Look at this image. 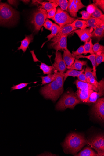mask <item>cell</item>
<instances>
[{
	"instance_id": "ac0fdd59",
	"label": "cell",
	"mask_w": 104,
	"mask_h": 156,
	"mask_svg": "<svg viewBox=\"0 0 104 156\" xmlns=\"http://www.w3.org/2000/svg\"><path fill=\"white\" fill-rule=\"evenodd\" d=\"M85 58L90 60L91 62L92 66V73L93 75L97 79V76L96 74V54H91L88 56H84L82 55H80L77 56L76 57V59L78 60L80 58Z\"/></svg>"
},
{
	"instance_id": "9a60e30c",
	"label": "cell",
	"mask_w": 104,
	"mask_h": 156,
	"mask_svg": "<svg viewBox=\"0 0 104 156\" xmlns=\"http://www.w3.org/2000/svg\"><path fill=\"white\" fill-rule=\"evenodd\" d=\"M93 90H83L78 89L76 93L81 103H86Z\"/></svg>"
},
{
	"instance_id": "1f68e13d",
	"label": "cell",
	"mask_w": 104,
	"mask_h": 156,
	"mask_svg": "<svg viewBox=\"0 0 104 156\" xmlns=\"http://www.w3.org/2000/svg\"><path fill=\"white\" fill-rule=\"evenodd\" d=\"M91 17L104 21V15L102 11L96 6L94 12L91 15Z\"/></svg>"
},
{
	"instance_id": "8d00e7d4",
	"label": "cell",
	"mask_w": 104,
	"mask_h": 156,
	"mask_svg": "<svg viewBox=\"0 0 104 156\" xmlns=\"http://www.w3.org/2000/svg\"><path fill=\"white\" fill-rule=\"evenodd\" d=\"M30 83H21L17 85H14L11 88V91H12L14 90H20L26 87Z\"/></svg>"
},
{
	"instance_id": "ba28073f",
	"label": "cell",
	"mask_w": 104,
	"mask_h": 156,
	"mask_svg": "<svg viewBox=\"0 0 104 156\" xmlns=\"http://www.w3.org/2000/svg\"><path fill=\"white\" fill-rule=\"evenodd\" d=\"M81 0H69L68 1L67 11L72 17H77V13L81 9L86 7Z\"/></svg>"
},
{
	"instance_id": "7dc6e473",
	"label": "cell",
	"mask_w": 104,
	"mask_h": 156,
	"mask_svg": "<svg viewBox=\"0 0 104 156\" xmlns=\"http://www.w3.org/2000/svg\"><path fill=\"white\" fill-rule=\"evenodd\" d=\"M22 1L25 4H27V3H28L30 1Z\"/></svg>"
},
{
	"instance_id": "30bf717a",
	"label": "cell",
	"mask_w": 104,
	"mask_h": 156,
	"mask_svg": "<svg viewBox=\"0 0 104 156\" xmlns=\"http://www.w3.org/2000/svg\"><path fill=\"white\" fill-rule=\"evenodd\" d=\"M55 60L54 63L52 65L53 67V72H58L64 73L67 69V66L60 52H56Z\"/></svg>"
},
{
	"instance_id": "d590c367",
	"label": "cell",
	"mask_w": 104,
	"mask_h": 156,
	"mask_svg": "<svg viewBox=\"0 0 104 156\" xmlns=\"http://www.w3.org/2000/svg\"><path fill=\"white\" fill-rule=\"evenodd\" d=\"M80 13L82 15V17L81 18H78V19H82L86 21L90 20L91 17V14L85 10L80 12Z\"/></svg>"
},
{
	"instance_id": "74e56055",
	"label": "cell",
	"mask_w": 104,
	"mask_h": 156,
	"mask_svg": "<svg viewBox=\"0 0 104 156\" xmlns=\"http://www.w3.org/2000/svg\"><path fill=\"white\" fill-rule=\"evenodd\" d=\"M93 4L98 8H100L103 12L104 11V0H93Z\"/></svg>"
},
{
	"instance_id": "836d02e7",
	"label": "cell",
	"mask_w": 104,
	"mask_h": 156,
	"mask_svg": "<svg viewBox=\"0 0 104 156\" xmlns=\"http://www.w3.org/2000/svg\"><path fill=\"white\" fill-rule=\"evenodd\" d=\"M93 51L95 54L104 53V47L99 43H97L93 45Z\"/></svg>"
},
{
	"instance_id": "d6a6232c",
	"label": "cell",
	"mask_w": 104,
	"mask_h": 156,
	"mask_svg": "<svg viewBox=\"0 0 104 156\" xmlns=\"http://www.w3.org/2000/svg\"><path fill=\"white\" fill-rule=\"evenodd\" d=\"M84 72L87 83H89V80L90 79L95 78L93 75L92 69L88 66L86 65V67L85 69Z\"/></svg>"
},
{
	"instance_id": "ee69618b",
	"label": "cell",
	"mask_w": 104,
	"mask_h": 156,
	"mask_svg": "<svg viewBox=\"0 0 104 156\" xmlns=\"http://www.w3.org/2000/svg\"><path fill=\"white\" fill-rule=\"evenodd\" d=\"M88 83L93 84L98 88L99 85V82L97 81L95 78H91L89 80Z\"/></svg>"
},
{
	"instance_id": "5bb4252c",
	"label": "cell",
	"mask_w": 104,
	"mask_h": 156,
	"mask_svg": "<svg viewBox=\"0 0 104 156\" xmlns=\"http://www.w3.org/2000/svg\"><path fill=\"white\" fill-rule=\"evenodd\" d=\"M87 143L88 145L97 151L99 156H104V151L100 147L96 136L89 138L87 140Z\"/></svg>"
},
{
	"instance_id": "83f0119b",
	"label": "cell",
	"mask_w": 104,
	"mask_h": 156,
	"mask_svg": "<svg viewBox=\"0 0 104 156\" xmlns=\"http://www.w3.org/2000/svg\"><path fill=\"white\" fill-rule=\"evenodd\" d=\"M50 2L56 4L58 6H60L63 10L67 11L68 1L67 0H49Z\"/></svg>"
},
{
	"instance_id": "8992f818",
	"label": "cell",
	"mask_w": 104,
	"mask_h": 156,
	"mask_svg": "<svg viewBox=\"0 0 104 156\" xmlns=\"http://www.w3.org/2000/svg\"><path fill=\"white\" fill-rule=\"evenodd\" d=\"M52 19L61 28L67 24H71L77 20L70 16L66 11L59 7L56 9L55 16Z\"/></svg>"
},
{
	"instance_id": "d6986e66",
	"label": "cell",
	"mask_w": 104,
	"mask_h": 156,
	"mask_svg": "<svg viewBox=\"0 0 104 156\" xmlns=\"http://www.w3.org/2000/svg\"><path fill=\"white\" fill-rule=\"evenodd\" d=\"M87 27L95 30L104 24V21L91 17L90 20L86 21Z\"/></svg>"
},
{
	"instance_id": "4316f807",
	"label": "cell",
	"mask_w": 104,
	"mask_h": 156,
	"mask_svg": "<svg viewBox=\"0 0 104 156\" xmlns=\"http://www.w3.org/2000/svg\"><path fill=\"white\" fill-rule=\"evenodd\" d=\"M93 46L92 39L89 41L85 42L83 46L84 51L83 54L84 55H86L88 53H90L91 54H94L93 51Z\"/></svg>"
},
{
	"instance_id": "b9f144b4",
	"label": "cell",
	"mask_w": 104,
	"mask_h": 156,
	"mask_svg": "<svg viewBox=\"0 0 104 156\" xmlns=\"http://www.w3.org/2000/svg\"><path fill=\"white\" fill-rule=\"evenodd\" d=\"M96 7L93 3L89 5L87 7V12L91 15L94 12Z\"/></svg>"
},
{
	"instance_id": "484cf974",
	"label": "cell",
	"mask_w": 104,
	"mask_h": 156,
	"mask_svg": "<svg viewBox=\"0 0 104 156\" xmlns=\"http://www.w3.org/2000/svg\"><path fill=\"white\" fill-rule=\"evenodd\" d=\"M40 1H38V4H41V7L46 10L47 12L51 11L53 9L56 8L58 6L57 5L54 3L46 2H42Z\"/></svg>"
},
{
	"instance_id": "7402d4cb",
	"label": "cell",
	"mask_w": 104,
	"mask_h": 156,
	"mask_svg": "<svg viewBox=\"0 0 104 156\" xmlns=\"http://www.w3.org/2000/svg\"><path fill=\"white\" fill-rule=\"evenodd\" d=\"M85 67L81 71L76 70L74 69H69L67 70L66 72L64 73V83L65 82L66 78L69 76H72L73 77H77L79 75L83 73L84 72Z\"/></svg>"
},
{
	"instance_id": "4dcf8cb0",
	"label": "cell",
	"mask_w": 104,
	"mask_h": 156,
	"mask_svg": "<svg viewBox=\"0 0 104 156\" xmlns=\"http://www.w3.org/2000/svg\"><path fill=\"white\" fill-rule=\"evenodd\" d=\"M56 76V73H54V74H49L46 76L41 77L42 79L41 86L51 83L55 80Z\"/></svg>"
},
{
	"instance_id": "4fadbf2b",
	"label": "cell",
	"mask_w": 104,
	"mask_h": 156,
	"mask_svg": "<svg viewBox=\"0 0 104 156\" xmlns=\"http://www.w3.org/2000/svg\"><path fill=\"white\" fill-rule=\"evenodd\" d=\"M77 30V28L73 27L71 24H67L61 28L60 31L56 36L51 40V42L54 41L60 38L61 36L69 34Z\"/></svg>"
},
{
	"instance_id": "603a6c76",
	"label": "cell",
	"mask_w": 104,
	"mask_h": 156,
	"mask_svg": "<svg viewBox=\"0 0 104 156\" xmlns=\"http://www.w3.org/2000/svg\"><path fill=\"white\" fill-rule=\"evenodd\" d=\"M61 29V28L60 26L55 23H53L51 30V33L47 36V38L48 39V40L42 45L41 48L45 43L51 40L56 36V34L60 31Z\"/></svg>"
},
{
	"instance_id": "f546056e",
	"label": "cell",
	"mask_w": 104,
	"mask_h": 156,
	"mask_svg": "<svg viewBox=\"0 0 104 156\" xmlns=\"http://www.w3.org/2000/svg\"><path fill=\"white\" fill-rule=\"evenodd\" d=\"M72 26L74 27L83 30L87 27V23L85 20H76L71 23Z\"/></svg>"
},
{
	"instance_id": "f1b7e54d",
	"label": "cell",
	"mask_w": 104,
	"mask_h": 156,
	"mask_svg": "<svg viewBox=\"0 0 104 156\" xmlns=\"http://www.w3.org/2000/svg\"><path fill=\"white\" fill-rule=\"evenodd\" d=\"M40 69L42 70L44 75H49L52 74L53 72V66L48 65L44 63H41L39 66Z\"/></svg>"
},
{
	"instance_id": "2e32d148",
	"label": "cell",
	"mask_w": 104,
	"mask_h": 156,
	"mask_svg": "<svg viewBox=\"0 0 104 156\" xmlns=\"http://www.w3.org/2000/svg\"><path fill=\"white\" fill-rule=\"evenodd\" d=\"M75 83L78 89L83 90H93L98 92V89L93 84L83 82L79 80H76Z\"/></svg>"
},
{
	"instance_id": "60d3db41",
	"label": "cell",
	"mask_w": 104,
	"mask_h": 156,
	"mask_svg": "<svg viewBox=\"0 0 104 156\" xmlns=\"http://www.w3.org/2000/svg\"><path fill=\"white\" fill-rule=\"evenodd\" d=\"M53 23L52 22L48 19H47L44 23L43 26L46 29L51 31Z\"/></svg>"
},
{
	"instance_id": "f6af8a7d",
	"label": "cell",
	"mask_w": 104,
	"mask_h": 156,
	"mask_svg": "<svg viewBox=\"0 0 104 156\" xmlns=\"http://www.w3.org/2000/svg\"><path fill=\"white\" fill-rule=\"evenodd\" d=\"M77 77L79 80L83 82L87 83L85 75L83 73L79 75Z\"/></svg>"
},
{
	"instance_id": "d4e9b609",
	"label": "cell",
	"mask_w": 104,
	"mask_h": 156,
	"mask_svg": "<svg viewBox=\"0 0 104 156\" xmlns=\"http://www.w3.org/2000/svg\"><path fill=\"white\" fill-rule=\"evenodd\" d=\"M76 156H99V154L94 151L92 149L86 147L78 154L75 155Z\"/></svg>"
},
{
	"instance_id": "ffe728a7",
	"label": "cell",
	"mask_w": 104,
	"mask_h": 156,
	"mask_svg": "<svg viewBox=\"0 0 104 156\" xmlns=\"http://www.w3.org/2000/svg\"><path fill=\"white\" fill-rule=\"evenodd\" d=\"M63 58L67 66H71L76 59V58L72 56L71 53L67 48L64 51Z\"/></svg>"
},
{
	"instance_id": "ab89813d",
	"label": "cell",
	"mask_w": 104,
	"mask_h": 156,
	"mask_svg": "<svg viewBox=\"0 0 104 156\" xmlns=\"http://www.w3.org/2000/svg\"><path fill=\"white\" fill-rule=\"evenodd\" d=\"M98 140L99 145L102 150L104 151V137L102 134H99L96 136Z\"/></svg>"
},
{
	"instance_id": "3957f363",
	"label": "cell",
	"mask_w": 104,
	"mask_h": 156,
	"mask_svg": "<svg viewBox=\"0 0 104 156\" xmlns=\"http://www.w3.org/2000/svg\"><path fill=\"white\" fill-rule=\"evenodd\" d=\"M19 13L6 3L0 1V25H10L16 23L19 18Z\"/></svg>"
},
{
	"instance_id": "bcb514c9",
	"label": "cell",
	"mask_w": 104,
	"mask_h": 156,
	"mask_svg": "<svg viewBox=\"0 0 104 156\" xmlns=\"http://www.w3.org/2000/svg\"><path fill=\"white\" fill-rule=\"evenodd\" d=\"M8 2L9 4L16 6L17 5L18 2L16 1H8Z\"/></svg>"
},
{
	"instance_id": "cb8c5ba5",
	"label": "cell",
	"mask_w": 104,
	"mask_h": 156,
	"mask_svg": "<svg viewBox=\"0 0 104 156\" xmlns=\"http://www.w3.org/2000/svg\"><path fill=\"white\" fill-rule=\"evenodd\" d=\"M92 38L97 39L99 40L102 38L104 36V24L94 30L92 31Z\"/></svg>"
},
{
	"instance_id": "f35d334b",
	"label": "cell",
	"mask_w": 104,
	"mask_h": 156,
	"mask_svg": "<svg viewBox=\"0 0 104 156\" xmlns=\"http://www.w3.org/2000/svg\"><path fill=\"white\" fill-rule=\"evenodd\" d=\"M84 51L83 46H81L76 51H73L71 54L73 57L76 58L77 56L83 54Z\"/></svg>"
},
{
	"instance_id": "5b68a950",
	"label": "cell",
	"mask_w": 104,
	"mask_h": 156,
	"mask_svg": "<svg viewBox=\"0 0 104 156\" xmlns=\"http://www.w3.org/2000/svg\"><path fill=\"white\" fill-rule=\"evenodd\" d=\"M48 12L46 10L40 6L33 12L31 23L34 27V32L37 33L41 30L47 18Z\"/></svg>"
},
{
	"instance_id": "e0dca14e",
	"label": "cell",
	"mask_w": 104,
	"mask_h": 156,
	"mask_svg": "<svg viewBox=\"0 0 104 156\" xmlns=\"http://www.w3.org/2000/svg\"><path fill=\"white\" fill-rule=\"evenodd\" d=\"M33 34L30 35H26L25 38L21 41V44L20 46L18 48V50H22L23 53L25 52L29 44L33 41Z\"/></svg>"
},
{
	"instance_id": "277c9868",
	"label": "cell",
	"mask_w": 104,
	"mask_h": 156,
	"mask_svg": "<svg viewBox=\"0 0 104 156\" xmlns=\"http://www.w3.org/2000/svg\"><path fill=\"white\" fill-rule=\"evenodd\" d=\"M81 102L76 93L68 91L64 94L56 106L58 110H64L69 108L74 109Z\"/></svg>"
},
{
	"instance_id": "6da1fadb",
	"label": "cell",
	"mask_w": 104,
	"mask_h": 156,
	"mask_svg": "<svg viewBox=\"0 0 104 156\" xmlns=\"http://www.w3.org/2000/svg\"><path fill=\"white\" fill-rule=\"evenodd\" d=\"M54 73L56 75L55 80L42 87L40 92L45 98L50 99L55 102L63 93L64 76V73H63L58 72Z\"/></svg>"
},
{
	"instance_id": "e575fe53",
	"label": "cell",
	"mask_w": 104,
	"mask_h": 156,
	"mask_svg": "<svg viewBox=\"0 0 104 156\" xmlns=\"http://www.w3.org/2000/svg\"><path fill=\"white\" fill-rule=\"evenodd\" d=\"M96 67L104 62V53L96 54Z\"/></svg>"
},
{
	"instance_id": "44dd1931",
	"label": "cell",
	"mask_w": 104,
	"mask_h": 156,
	"mask_svg": "<svg viewBox=\"0 0 104 156\" xmlns=\"http://www.w3.org/2000/svg\"><path fill=\"white\" fill-rule=\"evenodd\" d=\"M87 61H81L75 59L73 64L70 66H66L67 69L81 71L83 66L87 65Z\"/></svg>"
},
{
	"instance_id": "7c38bea8",
	"label": "cell",
	"mask_w": 104,
	"mask_h": 156,
	"mask_svg": "<svg viewBox=\"0 0 104 156\" xmlns=\"http://www.w3.org/2000/svg\"><path fill=\"white\" fill-rule=\"evenodd\" d=\"M92 28H87L84 30H77L73 32L78 35L81 41L85 43L91 39L92 37Z\"/></svg>"
},
{
	"instance_id": "52a82bcc",
	"label": "cell",
	"mask_w": 104,
	"mask_h": 156,
	"mask_svg": "<svg viewBox=\"0 0 104 156\" xmlns=\"http://www.w3.org/2000/svg\"><path fill=\"white\" fill-rule=\"evenodd\" d=\"M93 115L101 122L104 120V98H99L95 103L92 110Z\"/></svg>"
},
{
	"instance_id": "9c48e42d",
	"label": "cell",
	"mask_w": 104,
	"mask_h": 156,
	"mask_svg": "<svg viewBox=\"0 0 104 156\" xmlns=\"http://www.w3.org/2000/svg\"><path fill=\"white\" fill-rule=\"evenodd\" d=\"M69 34L61 36L57 40L51 42L48 47L50 49H53L56 51H64L67 48V37Z\"/></svg>"
},
{
	"instance_id": "7bdbcfd3",
	"label": "cell",
	"mask_w": 104,
	"mask_h": 156,
	"mask_svg": "<svg viewBox=\"0 0 104 156\" xmlns=\"http://www.w3.org/2000/svg\"><path fill=\"white\" fill-rule=\"evenodd\" d=\"M56 11V8H55L52 9L51 11L48 12L47 18L52 19L55 16Z\"/></svg>"
},
{
	"instance_id": "8fae6325",
	"label": "cell",
	"mask_w": 104,
	"mask_h": 156,
	"mask_svg": "<svg viewBox=\"0 0 104 156\" xmlns=\"http://www.w3.org/2000/svg\"><path fill=\"white\" fill-rule=\"evenodd\" d=\"M98 92H94L91 95L86 103H95L99 98L104 95V80L103 78L99 82Z\"/></svg>"
},
{
	"instance_id": "7a4b0ae2",
	"label": "cell",
	"mask_w": 104,
	"mask_h": 156,
	"mask_svg": "<svg viewBox=\"0 0 104 156\" xmlns=\"http://www.w3.org/2000/svg\"><path fill=\"white\" fill-rule=\"evenodd\" d=\"M87 144V140L84 136L73 133L70 134L66 138L63 147L66 152L74 154H76Z\"/></svg>"
}]
</instances>
